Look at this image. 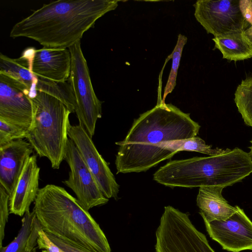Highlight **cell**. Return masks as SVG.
Segmentation results:
<instances>
[{"instance_id": "obj_28", "label": "cell", "mask_w": 252, "mask_h": 252, "mask_svg": "<svg viewBox=\"0 0 252 252\" xmlns=\"http://www.w3.org/2000/svg\"><path fill=\"white\" fill-rule=\"evenodd\" d=\"M246 34L252 41V25L245 31Z\"/></svg>"}, {"instance_id": "obj_17", "label": "cell", "mask_w": 252, "mask_h": 252, "mask_svg": "<svg viewBox=\"0 0 252 252\" xmlns=\"http://www.w3.org/2000/svg\"><path fill=\"white\" fill-rule=\"evenodd\" d=\"M223 189L219 187L199 188L196 203L204 220H224L237 211L238 206H231L222 196Z\"/></svg>"}, {"instance_id": "obj_9", "label": "cell", "mask_w": 252, "mask_h": 252, "mask_svg": "<svg viewBox=\"0 0 252 252\" xmlns=\"http://www.w3.org/2000/svg\"><path fill=\"white\" fill-rule=\"evenodd\" d=\"M64 160L70 171L68 179L63 183L75 193L80 205L87 211L106 204L109 199L100 190L93 174L88 168L74 142L69 138Z\"/></svg>"}, {"instance_id": "obj_6", "label": "cell", "mask_w": 252, "mask_h": 252, "mask_svg": "<svg viewBox=\"0 0 252 252\" xmlns=\"http://www.w3.org/2000/svg\"><path fill=\"white\" fill-rule=\"evenodd\" d=\"M156 236V252H215L189 215L171 206L164 207Z\"/></svg>"}, {"instance_id": "obj_11", "label": "cell", "mask_w": 252, "mask_h": 252, "mask_svg": "<svg viewBox=\"0 0 252 252\" xmlns=\"http://www.w3.org/2000/svg\"><path fill=\"white\" fill-rule=\"evenodd\" d=\"M204 221L210 237L223 249L231 252L252 250V221L239 206L224 220Z\"/></svg>"}, {"instance_id": "obj_7", "label": "cell", "mask_w": 252, "mask_h": 252, "mask_svg": "<svg viewBox=\"0 0 252 252\" xmlns=\"http://www.w3.org/2000/svg\"><path fill=\"white\" fill-rule=\"evenodd\" d=\"M71 57L69 84L75 97V113L80 124L92 138L96 123L102 115V102L93 89L87 61L79 41L68 48Z\"/></svg>"}, {"instance_id": "obj_2", "label": "cell", "mask_w": 252, "mask_h": 252, "mask_svg": "<svg viewBox=\"0 0 252 252\" xmlns=\"http://www.w3.org/2000/svg\"><path fill=\"white\" fill-rule=\"evenodd\" d=\"M114 0H58L44 4L15 24L10 37H27L43 47L67 48L106 13L115 9Z\"/></svg>"}, {"instance_id": "obj_19", "label": "cell", "mask_w": 252, "mask_h": 252, "mask_svg": "<svg viewBox=\"0 0 252 252\" xmlns=\"http://www.w3.org/2000/svg\"><path fill=\"white\" fill-rule=\"evenodd\" d=\"M41 228L34 211H28L23 216L17 236L7 246L0 248V252H36Z\"/></svg>"}, {"instance_id": "obj_27", "label": "cell", "mask_w": 252, "mask_h": 252, "mask_svg": "<svg viewBox=\"0 0 252 252\" xmlns=\"http://www.w3.org/2000/svg\"><path fill=\"white\" fill-rule=\"evenodd\" d=\"M239 4L244 20L251 26L252 25V0H240Z\"/></svg>"}, {"instance_id": "obj_12", "label": "cell", "mask_w": 252, "mask_h": 252, "mask_svg": "<svg viewBox=\"0 0 252 252\" xmlns=\"http://www.w3.org/2000/svg\"><path fill=\"white\" fill-rule=\"evenodd\" d=\"M30 91L20 82L0 74V118L29 130L33 114Z\"/></svg>"}, {"instance_id": "obj_15", "label": "cell", "mask_w": 252, "mask_h": 252, "mask_svg": "<svg viewBox=\"0 0 252 252\" xmlns=\"http://www.w3.org/2000/svg\"><path fill=\"white\" fill-rule=\"evenodd\" d=\"M71 66V57L68 49L43 47L35 50L32 72L45 79L65 83L69 80Z\"/></svg>"}, {"instance_id": "obj_5", "label": "cell", "mask_w": 252, "mask_h": 252, "mask_svg": "<svg viewBox=\"0 0 252 252\" xmlns=\"http://www.w3.org/2000/svg\"><path fill=\"white\" fill-rule=\"evenodd\" d=\"M33 114L26 138L40 157L47 158L53 169H59L64 160L69 138L70 111L57 98L37 91L31 98Z\"/></svg>"}, {"instance_id": "obj_26", "label": "cell", "mask_w": 252, "mask_h": 252, "mask_svg": "<svg viewBox=\"0 0 252 252\" xmlns=\"http://www.w3.org/2000/svg\"><path fill=\"white\" fill-rule=\"evenodd\" d=\"M46 234L50 239L64 252H88L64 242L52 234L48 233Z\"/></svg>"}, {"instance_id": "obj_13", "label": "cell", "mask_w": 252, "mask_h": 252, "mask_svg": "<svg viewBox=\"0 0 252 252\" xmlns=\"http://www.w3.org/2000/svg\"><path fill=\"white\" fill-rule=\"evenodd\" d=\"M39 173L37 156L32 155L26 162L9 196L10 214L22 217L30 211L39 189Z\"/></svg>"}, {"instance_id": "obj_21", "label": "cell", "mask_w": 252, "mask_h": 252, "mask_svg": "<svg viewBox=\"0 0 252 252\" xmlns=\"http://www.w3.org/2000/svg\"><path fill=\"white\" fill-rule=\"evenodd\" d=\"M38 78L37 91L46 93L57 98L66 106L71 113H75L76 102L69 83H58L39 77Z\"/></svg>"}, {"instance_id": "obj_29", "label": "cell", "mask_w": 252, "mask_h": 252, "mask_svg": "<svg viewBox=\"0 0 252 252\" xmlns=\"http://www.w3.org/2000/svg\"><path fill=\"white\" fill-rule=\"evenodd\" d=\"M250 142L251 143V146L249 147L250 149V154L251 155V157L252 158V140L250 141Z\"/></svg>"}, {"instance_id": "obj_25", "label": "cell", "mask_w": 252, "mask_h": 252, "mask_svg": "<svg viewBox=\"0 0 252 252\" xmlns=\"http://www.w3.org/2000/svg\"><path fill=\"white\" fill-rule=\"evenodd\" d=\"M37 247L39 249L46 250L48 252H64L50 239L42 228L39 231Z\"/></svg>"}, {"instance_id": "obj_24", "label": "cell", "mask_w": 252, "mask_h": 252, "mask_svg": "<svg viewBox=\"0 0 252 252\" xmlns=\"http://www.w3.org/2000/svg\"><path fill=\"white\" fill-rule=\"evenodd\" d=\"M9 211V195L0 185V248L5 236V228L8 221Z\"/></svg>"}, {"instance_id": "obj_8", "label": "cell", "mask_w": 252, "mask_h": 252, "mask_svg": "<svg viewBox=\"0 0 252 252\" xmlns=\"http://www.w3.org/2000/svg\"><path fill=\"white\" fill-rule=\"evenodd\" d=\"M193 6L196 20L214 37L245 31L251 26L242 16L239 0H198Z\"/></svg>"}, {"instance_id": "obj_20", "label": "cell", "mask_w": 252, "mask_h": 252, "mask_svg": "<svg viewBox=\"0 0 252 252\" xmlns=\"http://www.w3.org/2000/svg\"><path fill=\"white\" fill-rule=\"evenodd\" d=\"M234 102L245 124L252 127V72L237 87Z\"/></svg>"}, {"instance_id": "obj_18", "label": "cell", "mask_w": 252, "mask_h": 252, "mask_svg": "<svg viewBox=\"0 0 252 252\" xmlns=\"http://www.w3.org/2000/svg\"><path fill=\"white\" fill-rule=\"evenodd\" d=\"M214 50H219L222 58L228 62L240 61L252 58V41L245 31L221 34L212 38Z\"/></svg>"}, {"instance_id": "obj_4", "label": "cell", "mask_w": 252, "mask_h": 252, "mask_svg": "<svg viewBox=\"0 0 252 252\" xmlns=\"http://www.w3.org/2000/svg\"><path fill=\"white\" fill-rule=\"evenodd\" d=\"M251 173L250 153L236 147L226 148L217 155L170 160L154 174L153 179L171 188H225L242 181Z\"/></svg>"}, {"instance_id": "obj_10", "label": "cell", "mask_w": 252, "mask_h": 252, "mask_svg": "<svg viewBox=\"0 0 252 252\" xmlns=\"http://www.w3.org/2000/svg\"><path fill=\"white\" fill-rule=\"evenodd\" d=\"M68 136L76 146L104 196L108 199L117 198L120 186L84 127L80 124L70 125Z\"/></svg>"}, {"instance_id": "obj_3", "label": "cell", "mask_w": 252, "mask_h": 252, "mask_svg": "<svg viewBox=\"0 0 252 252\" xmlns=\"http://www.w3.org/2000/svg\"><path fill=\"white\" fill-rule=\"evenodd\" d=\"M33 210L46 233L88 252H111L99 224L63 188L48 184L39 189Z\"/></svg>"}, {"instance_id": "obj_22", "label": "cell", "mask_w": 252, "mask_h": 252, "mask_svg": "<svg viewBox=\"0 0 252 252\" xmlns=\"http://www.w3.org/2000/svg\"><path fill=\"white\" fill-rule=\"evenodd\" d=\"M187 42V37L184 35L179 34L177 44L170 56L172 58L171 69L164 89L163 97L161 101L162 102L164 103L166 96L167 94L172 93L176 86L178 69L180 65L182 53L184 47Z\"/></svg>"}, {"instance_id": "obj_14", "label": "cell", "mask_w": 252, "mask_h": 252, "mask_svg": "<svg viewBox=\"0 0 252 252\" xmlns=\"http://www.w3.org/2000/svg\"><path fill=\"white\" fill-rule=\"evenodd\" d=\"M33 149L24 139L0 146V185L10 196L18 178Z\"/></svg>"}, {"instance_id": "obj_16", "label": "cell", "mask_w": 252, "mask_h": 252, "mask_svg": "<svg viewBox=\"0 0 252 252\" xmlns=\"http://www.w3.org/2000/svg\"><path fill=\"white\" fill-rule=\"evenodd\" d=\"M36 50L33 47H28L17 59L0 54V74L8 76L29 88L31 98L35 97L37 93L38 78L32 72V60Z\"/></svg>"}, {"instance_id": "obj_30", "label": "cell", "mask_w": 252, "mask_h": 252, "mask_svg": "<svg viewBox=\"0 0 252 252\" xmlns=\"http://www.w3.org/2000/svg\"><path fill=\"white\" fill-rule=\"evenodd\" d=\"M41 252H48L46 251V250H42Z\"/></svg>"}, {"instance_id": "obj_23", "label": "cell", "mask_w": 252, "mask_h": 252, "mask_svg": "<svg viewBox=\"0 0 252 252\" xmlns=\"http://www.w3.org/2000/svg\"><path fill=\"white\" fill-rule=\"evenodd\" d=\"M28 129L0 118V146L19 139H26Z\"/></svg>"}, {"instance_id": "obj_1", "label": "cell", "mask_w": 252, "mask_h": 252, "mask_svg": "<svg viewBox=\"0 0 252 252\" xmlns=\"http://www.w3.org/2000/svg\"><path fill=\"white\" fill-rule=\"evenodd\" d=\"M200 128L189 113L162 101L135 119L125 138L116 142L117 174L145 172L166 160L162 143L196 137Z\"/></svg>"}]
</instances>
